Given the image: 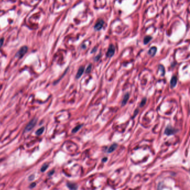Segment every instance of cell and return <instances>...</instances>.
Segmentation results:
<instances>
[{
  "label": "cell",
  "instance_id": "6da1fadb",
  "mask_svg": "<svg viewBox=\"0 0 190 190\" xmlns=\"http://www.w3.org/2000/svg\"><path fill=\"white\" fill-rule=\"evenodd\" d=\"M115 51H116L115 46L113 44H110L108 48V51H107V56L108 58H112L114 55Z\"/></svg>",
  "mask_w": 190,
  "mask_h": 190
},
{
  "label": "cell",
  "instance_id": "7a4b0ae2",
  "mask_svg": "<svg viewBox=\"0 0 190 190\" xmlns=\"http://www.w3.org/2000/svg\"><path fill=\"white\" fill-rule=\"evenodd\" d=\"M27 51V48L26 46H23L20 49V50L17 52L16 54V56H17L19 58H21L24 56V55L26 53Z\"/></svg>",
  "mask_w": 190,
  "mask_h": 190
},
{
  "label": "cell",
  "instance_id": "3957f363",
  "mask_svg": "<svg viewBox=\"0 0 190 190\" xmlns=\"http://www.w3.org/2000/svg\"><path fill=\"white\" fill-rule=\"evenodd\" d=\"M104 24V21L103 20H99L98 22L95 24V26H94V30L95 31H99L101 30L103 27Z\"/></svg>",
  "mask_w": 190,
  "mask_h": 190
},
{
  "label": "cell",
  "instance_id": "277c9868",
  "mask_svg": "<svg viewBox=\"0 0 190 190\" xmlns=\"http://www.w3.org/2000/svg\"><path fill=\"white\" fill-rule=\"evenodd\" d=\"M36 122H37V121L36 119L32 120V121H31L29 123L28 125L26 126V127L25 131L29 132V131H31V130L32 128L35 127L36 124Z\"/></svg>",
  "mask_w": 190,
  "mask_h": 190
},
{
  "label": "cell",
  "instance_id": "5b68a950",
  "mask_svg": "<svg viewBox=\"0 0 190 190\" xmlns=\"http://www.w3.org/2000/svg\"><path fill=\"white\" fill-rule=\"evenodd\" d=\"M176 130L173 129V128H172V127H170V126H168L166 128L165 131V134H166L167 136L172 135V134H175V133H176Z\"/></svg>",
  "mask_w": 190,
  "mask_h": 190
},
{
  "label": "cell",
  "instance_id": "8992f818",
  "mask_svg": "<svg viewBox=\"0 0 190 190\" xmlns=\"http://www.w3.org/2000/svg\"><path fill=\"white\" fill-rule=\"evenodd\" d=\"M157 51V49L156 47L153 46L149 50L148 53V54L150 55L151 56H154L156 54Z\"/></svg>",
  "mask_w": 190,
  "mask_h": 190
},
{
  "label": "cell",
  "instance_id": "52a82bcc",
  "mask_svg": "<svg viewBox=\"0 0 190 190\" xmlns=\"http://www.w3.org/2000/svg\"><path fill=\"white\" fill-rule=\"evenodd\" d=\"M84 71V66H81V67L79 69L78 71L77 75H76V78L77 79L80 78L82 76V75L83 74Z\"/></svg>",
  "mask_w": 190,
  "mask_h": 190
},
{
  "label": "cell",
  "instance_id": "ba28073f",
  "mask_svg": "<svg viewBox=\"0 0 190 190\" xmlns=\"http://www.w3.org/2000/svg\"><path fill=\"white\" fill-rule=\"evenodd\" d=\"M177 78L176 76H173V77H172V78L170 82L171 86V87L172 88L176 87L177 85Z\"/></svg>",
  "mask_w": 190,
  "mask_h": 190
},
{
  "label": "cell",
  "instance_id": "9c48e42d",
  "mask_svg": "<svg viewBox=\"0 0 190 190\" xmlns=\"http://www.w3.org/2000/svg\"><path fill=\"white\" fill-rule=\"evenodd\" d=\"M129 93H127L124 95V98H123V99L122 100V106H124L127 103L128 100H129Z\"/></svg>",
  "mask_w": 190,
  "mask_h": 190
},
{
  "label": "cell",
  "instance_id": "30bf717a",
  "mask_svg": "<svg viewBox=\"0 0 190 190\" xmlns=\"http://www.w3.org/2000/svg\"><path fill=\"white\" fill-rule=\"evenodd\" d=\"M117 147H118L117 144H116V143L113 144L109 148V149L108 150V153H112V152H114V151L116 150L117 148Z\"/></svg>",
  "mask_w": 190,
  "mask_h": 190
},
{
  "label": "cell",
  "instance_id": "8fae6325",
  "mask_svg": "<svg viewBox=\"0 0 190 190\" xmlns=\"http://www.w3.org/2000/svg\"><path fill=\"white\" fill-rule=\"evenodd\" d=\"M152 39V37L151 36H147L144 38L143 43L144 45H147L148 44L151 40Z\"/></svg>",
  "mask_w": 190,
  "mask_h": 190
},
{
  "label": "cell",
  "instance_id": "7c38bea8",
  "mask_svg": "<svg viewBox=\"0 0 190 190\" xmlns=\"http://www.w3.org/2000/svg\"><path fill=\"white\" fill-rule=\"evenodd\" d=\"M67 186L70 188V189H71V190H75V189H77V188H78V186L77 185L74 184V183H68Z\"/></svg>",
  "mask_w": 190,
  "mask_h": 190
},
{
  "label": "cell",
  "instance_id": "4fadbf2b",
  "mask_svg": "<svg viewBox=\"0 0 190 190\" xmlns=\"http://www.w3.org/2000/svg\"><path fill=\"white\" fill-rule=\"evenodd\" d=\"M159 69H160L161 71V75L162 76V77L165 75V67H164L162 65H159Z\"/></svg>",
  "mask_w": 190,
  "mask_h": 190
},
{
  "label": "cell",
  "instance_id": "5bb4252c",
  "mask_svg": "<svg viewBox=\"0 0 190 190\" xmlns=\"http://www.w3.org/2000/svg\"><path fill=\"white\" fill-rule=\"evenodd\" d=\"M44 129H45L44 127H42L41 128H40V129H39L36 131V135H37V136L41 135V134H43V133L44 132Z\"/></svg>",
  "mask_w": 190,
  "mask_h": 190
},
{
  "label": "cell",
  "instance_id": "9a60e30c",
  "mask_svg": "<svg viewBox=\"0 0 190 190\" xmlns=\"http://www.w3.org/2000/svg\"><path fill=\"white\" fill-rule=\"evenodd\" d=\"M82 127V125H79V126H77V127H75V128H74V129H73L72 132H73V133H77V132Z\"/></svg>",
  "mask_w": 190,
  "mask_h": 190
},
{
  "label": "cell",
  "instance_id": "2e32d148",
  "mask_svg": "<svg viewBox=\"0 0 190 190\" xmlns=\"http://www.w3.org/2000/svg\"><path fill=\"white\" fill-rule=\"evenodd\" d=\"M92 64H89V66H88V68H87V69H86L85 73H90L91 70H92Z\"/></svg>",
  "mask_w": 190,
  "mask_h": 190
},
{
  "label": "cell",
  "instance_id": "e0dca14e",
  "mask_svg": "<svg viewBox=\"0 0 190 190\" xmlns=\"http://www.w3.org/2000/svg\"><path fill=\"white\" fill-rule=\"evenodd\" d=\"M48 165H47V164H45V165H44L41 168V172H43L47 170V168H48Z\"/></svg>",
  "mask_w": 190,
  "mask_h": 190
},
{
  "label": "cell",
  "instance_id": "ac0fdd59",
  "mask_svg": "<svg viewBox=\"0 0 190 190\" xmlns=\"http://www.w3.org/2000/svg\"><path fill=\"white\" fill-rule=\"evenodd\" d=\"M146 100H147V99H146V98H143V99L142 100V101H141V104H140V107H143L144 105L146 104Z\"/></svg>",
  "mask_w": 190,
  "mask_h": 190
},
{
  "label": "cell",
  "instance_id": "d6986e66",
  "mask_svg": "<svg viewBox=\"0 0 190 190\" xmlns=\"http://www.w3.org/2000/svg\"><path fill=\"white\" fill-rule=\"evenodd\" d=\"M101 56V55H100V54H99V55H98L97 57H95V61H98L99 59H100V57Z\"/></svg>",
  "mask_w": 190,
  "mask_h": 190
},
{
  "label": "cell",
  "instance_id": "ffe728a7",
  "mask_svg": "<svg viewBox=\"0 0 190 190\" xmlns=\"http://www.w3.org/2000/svg\"><path fill=\"white\" fill-rule=\"evenodd\" d=\"M3 39H1V40H0V47H1V46H2V44H3V42H4V41H3Z\"/></svg>",
  "mask_w": 190,
  "mask_h": 190
},
{
  "label": "cell",
  "instance_id": "44dd1931",
  "mask_svg": "<svg viewBox=\"0 0 190 190\" xmlns=\"http://www.w3.org/2000/svg\"><path fill=\"white\" fill-rule=\"evenodd\" d=\"M107 161V157H105V158H104L103 159L102 161H103V162H106Z\"/></svg>",
  "mask_w": 190,
  "mask_h": 190
},
{
  "label": "cell",
  "instance_id": "7402d4cb",
  "mask_svg": "<svg viewBox=\"0 0 190 190\" xmlns=\"http://www.w3.org/2000/svg\"><path fill=\"white\" fill-rule=\"evenodd\" d=\"M136 112H137V113H138V110L137 109V110H136ZM136 116V113H134V117H135Z\"/></svg>",
  "mask_w": 190,
  "mask_h": 190
}]
</instances>
